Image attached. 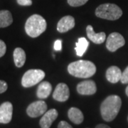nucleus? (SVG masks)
<instances>
[{
  "instance_id": "1",
  "label": "nucleus",
  "mask_w": 128,
  "mask_h": 128,
  "mask_svg": "<svg viewBox=\"0 0 128 128\" xmlns=\"http://www.w3.org/2000/svg\"><path fill=\"white\" fill-rule=\"evenodd\" d=\"M122 105V100L118 96H108L100 105V112L102 119L111 122L117 117Z\"/></svg>"
},
{
  "instance_id": "2",
  "label": "nucleus",
  "mask_w": 128,
  "mask_h": 128,
  "mask_svg": "<svg viewBox=\"0 0 128 128\" xmlns=\"http://www.w3.org/2000/svg\"><path fill=\"white\" fill-rule=\"evenodd\" d=\"M68 71L74 77L88 78L96 73V66L90 60H80L69 64Z\"/></svg>"
},
{
  "instance_id": "3",
  "label": "nucleus",
  "mask_w": 128,
  "mask_h": 128,
  "mask_svg": "<svg viewBox=\"0 0 128 128\" xmlns=\"http://www.w3.org/2000/svg\"><path fill=\"white\" fill-rule=\"evenodd\" d=\"M47 27L46 21L38 14H33L26 20L25 24V31L30 37L36 38L46 31Z\"/></svg>"
},
{
  "instance_id": "4",
  "label": "nucleus",
  "mask_w": 128,
  "mask_h": 128,
  "mask_svg": "<svg viewBox=\"0 0 128 128\" xmlns=\"http://www.w3.org/2000/svg\"><path fill=\"white\" fill-rule=\"evenodd\" d=\"M96 15L99 18L114 21L122 16V11L118 5L107 3L100 5L96 9Z\"/></svg>"
},
{
  "instance_id": "5",
  "label": "nucleus",
  "mask_w": 128,
  "mask_h": 128,
  "mask_svg": "<svg viewBox=\"0 0 128 128\" xmlns=\"http://www.w3.org/2000/svg\"><path fill=\"white\" fill-rule=\"evenodd\" d=\"M45 73L40 69H31L24 74L22 85L24 88H30L40 82L45 77Z\"/></svg>"
},
{
  "instance_id": "6",
  "label": "nucleus",
  "mask_w": 128,
  "mask_h": 128,
  "mask_svg": "<svg viewBox=\"0 0 128 128\" xmlns=\"http://www.w3.org/2000/svg\"><path fill=\"white\" fill-rule=\"evenodd\" d=\"M125 44V40L124 37L118 32H113L110 34L107 38L106 47L111 52H114L118 48L122 47Z\"/></svg>"
},
{
  "instance_id": "7",
  "label": "nucleus",
  "mask_w": 128,
  "mask_h": 128,
  "mask_svg": "<svg viewBox=\"0 0 128 128\" xmlns=\"http://www.w3.org/2000/svg\"><path fill=\"white\" fill-rule=\"evenodd\" d=\"M47 110V105L43 100L35 101L28 106L26 113L31 118H37L44 114Z\"/></svg>"
},
{
  "instance_id": "8",
  "label": "nucleus",
  "mask_w": 128,
  "mask_h": 128,
  "mask_svg": "<svg viewBox=\"0 0 128 128\" xmlns=\"http://www.w3.org/2000/svg\"><path fill=\"white\" fill-rule=\"evenodd\" d=\"M69 97L70 90L68 86L64 82L58 84L53 93L54 99L58 102H65L68 99Z\"/></svg>"
},
{
  "instance_id": "9",
  "label": "nucleus",
  "mask_w": 128,
  "mask_h": 128,
  "mask_svg": "<svg viewBox=\"0 0 128 128\" xmlns=\"http://www.w3.org/2000/svg\"><path fill=\"white\" fill-rule=\"evenodd\" d=\"M77 91L79 94L83 96H91L97 91V86L93 80H84L77 86Z\"/></svg>"
},
{
  "instance_id": "10",
  "label": "nucleus",
  "mask_w": 128,
  "mask_h": 128,
  "mask_svg": "<svg viewBox=\"0 0 128 128\" xmlns=\"http://www.w3.org/2000/svg\"><path fill=\"white\" fill-rule=\"evenodd\" d=\"M13 114V105L10 102H4L0 105V123L11 122Z\"/></svg>"
},
{
  "instance_id": "11",
  "label": "nucleus",
  "mask_w": 128,
  "mask_h": 128,
  "mask_svg": "<svg viewBox=\"0 0 128 128\" xmlns=\"http://www.w3.org/2000/svg\"><path fill=\"white\" fill-rule=\"evenodd\" d=\"M58 111L56 109H50L46 111L40 120V126L41 128H50L52 123L58 118Z\"/></svg>"
},
{
  "instance_id": "12",
  "label": "nucleus",
  "mask_w": 128,
  "mask_h": 128,
  "mask_svg": "<svg viewBox=\"0 0 128 128\" xmlns=\"http://www.w3.org/2000/svg\"><path fill=\"white\" fill-rule=\"evenodd\" d=\"M75 18L72 16H66L59 20L57 24V30L60 33L68 32L75 26Z\"/></svg>"
},
{
  "instance_id": "13",
  "label": "nucleus",
  "mask_w": 128,
  "mask_h": 128,
  "mask_svg": "<svg viewBox=\"0 0 128 128\" xmlns=\"http://www.w3.org/2000/svg\"><path fill=\"white\" fill-rule=\"evenodd\" d=\"M86 32L88 38L96 44H100L105 41L106 35L104 32L96 34L91 25H88L86 28Z\"/></svg>"
},
{
  "instance_id": "14",
  "label": "nucleus",
  "mask_w": 128,
  "mask_h": 128,
  "mask_svg": "<svg viewBox=\"0 0 128 128\" xmlns=\"http://www.w3.org/2000/svg\"><path fill=\"white\" fill-rule=\"evenodd\" d=\"M122 71L115 66H110L106 71V78L109 82L112 83H117L121 80Z\"/></svg>"
},
{
  "instance_id": "15",
  "label": "nucleus",
  "mask_w": 128,
  "mask_h": 128,
  "mask_svg": "<svg viewBox=\"0 0 128 128\" xmlns=\"http://www.w3.org/2000/svg\"><path fill=\"white\" fill-rule=\"evenodd\" d=\"M52 91V86L48 81L41 82L37 88L36 96L40 99H45L50 96Z\"/></svg>"
},
{
  "instance_id": "16",
  "label": "nucleus",
  "mask_w": 128,
  "mask_h": 128,
  "mask_svg": "<svg viewBox=\"0 0 128 128\" xmlns=\"http://www.w3.org/2000/svg\"><path fill=\"white\" fill-rule=\"evenodd\" d=\"M68 116L70 120L76 124L82 123L84 119L83 114L81 112V110H79L77 108H70L68 112Z\"/></svg>"
},
{
  "instance_id": "17",
  "label": "nucleus",
  "mask_w": 128,
  "mask_h": 128,
  "mask_svg": "<svg viewBox=\"0 0 128 128\" xmlns=\"http://www.w3.org/2000/svg\"><path fill=\"white\" fill-rule=\"evenodd\" d=\"M14 64L16 67H22L26 62V53L22 48H16L13 53Z\"/></svg>"
},
{
  "instance_id": "18",
  "label": "nucleus",
  "mask_w": 128,
  "mask_h": 128,
  "mask_svg": "<svg viewBox=\"0 0 128 128\" xmlns=\"http://www.w3.org/2000/svg\"><path fill=\"white\" fill-rule=\"evenodd\" d=\"M13 22L11 12L8 10L0 11V28H5L10 26Z\"/></svg>"
},
{
  "instance_id": "19",
  "label": "nucleus",
  "mask_w": 128,
  "mask_h": 128,
  "mask_svg": "<svg viewBox=\"0 0 128 128\" xmlns=\"http://www.w3.org/2000/svg\"><path fill=\"white\" fill-rule=\"evenodd\" d=\"M89 46V42L84 37H80L78 38L77 43L76 44V52L78 56H82L85 52L87 50L88 47Z\"/></svg>"
},
{
  "instance_id": "20",
  "label": "nucleus",
  "mask_w": 128,
  "mask_h": 128,
  "mask_svg": "<svg viewBox=\"0 0 128 128\" xmlns=\"http://www.w3.org/2000/svg\"><path fill=\"white\" fill-rule=\"evenodd\" d=\"M67 1L70 6L76 7V6H80L86 4V2H88V0H67Z\"/></svg>"
},
{
  "instance_id": "21",
  "label": "nucleus",
  "mask_w": 128,
  "mask_h": 128,
  "mask_svg": "<svg viewBox=\"0 0 128 128\" xmlns=\"http://www.w3.org/2000/svg\"><path fill=\"white\" fill-rule=\"evenodd\" d=\"M120 81L123 84L128 83V66L124 69V70L122 73V77H121Z\"/></svg>"
},
{
  "instance_id": "22",
  "label": "nucleus",
  "mask_w": 128,
  "mask_h": 128,
  "mask_svg": "<svg viewBox=\"0 0 128 128\" xmlns=\"http://www.w3.org/2000/svg\"><path fill=\"white\" fill-rule=\"evenodd\" d=\"M6 50V46L2 40H0V58L4 55Z\"/></svg>"
},
{
  "instance_id": "23",
  "label": "nucleus",
  "mask_w": 128,
  "mask_h": 128,
  "mask_svg": "<svg viewBox=\"0 0 128 128\" xmlns=\"http://www.w3.org/2000/svg\"><path fill=\"white\" fill-rule=\"evenodd\" d=\"M7 88H8L7 83L5 81H4V80H0V94L4 92L5 91H6Z\"/></svg>"
},
{
  "instance_id": "24",
  "label": "nucleus",
  "mask_w": 128,
  "mask_h": 128,
  "mask_svg": "<svg viewBox=\"0 0 128 128\" xmlns=\"http://www.w3.org/2000/svg\"><path fill=\"white\" fill-rule=\"evenodd\" d=\"M16 2L21 6H31L32 4V0H16Z\"/></svg>"
},
{
  "instance_id": "25",
  "label": "nucleus",
  "mask_w": 128,
  "mask_h": 128,
  "mask_svg": "<svg viewBox=\"0 0 128 128\" xmlns=\"http://www.w3.org/2000/svg\"><path fill=\"white\" fill-rule=\"evenodd\" d=\"M58 128H73V127L66 121H60L58 125Z\"/></svg>"
},
{
  "instance_id": "26",
  "label": "nucleus",
  "mask_w": 128,
  "mask_h": 128,
  "mask_svg": "<svg viewBox=\"0 0 128 128\" xmlns=\"http://www.w3.org/2000/svg\"><path fill=\"white\" fill-rule=\"evenodd\" d=\"M54 49L56 50H61V47H62V41L61 40H56L54 43Z\"/></svg>"
},
{
  "instance_id": "27",
  "label": "nucleus",
  "mask_w": 128,
  "mask_h": 128,
  "mask_svg": "<svg viewBox=\"0 0 128 128\" xmlns=\"http://www.w3.org/2000/svg\"><path fill=\"white\" fill-rule=\"evenodd\" d=\"M96 128H110L109 126L104 124H98L96 127Z\"/></svg>"
},
{
  "instance_id": "28",
  "label": "nucleus",
  "mask_w": 128,
  "mask_h": 128,
  "mask_svg": "<svg viewBox=\"0 0 128 128\" xmlns=\"http://www.w3.org/2000/svg\"><path fill=\"white\" fill-rule=\"evenodd\" d=\"M125 92H126V95L128 96V87L126 88V90H125Z\"/></svg>"
},
{
  "instance_id": "29",
  "label": "nucleus",
  "mask_w": 128,
  "mask_h": 128,
  "mask_svg": "<svg viewBox=\"0 0 128 128\" xmlns=\"http://www.w3.org/2000/svg\"></svg>"
}]
</instances>
